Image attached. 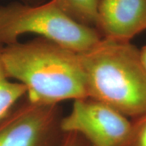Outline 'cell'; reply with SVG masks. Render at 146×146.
Listing matches in <instances>:
<instances>
[{"label":"cell","instance_id":"obj_1","mask_svg":"<svg viewBox=\"0 0 146 146\" xmlns=\"http://www.w3.org/2000/svg\"><path fill=\"white\" fill-rule=\"evenodd\" d=\"M8 77L22 84L26 98L41 105L59 104L87 98L85 76L80 54L37 36L2 48Z\"/></svg>","mask_w":146,"mask_h":146},{"label":"cell","instance_id":"obj_2","mask_svg":"<svg viewBox=\"0 0 146 146\" xmlns=\"http://www.w3.org/2000/svg\"><path fill=\"white\" fill-rule=\"evenodd\" d=\"M79 54L89 98L131 119L146 113V71L137 47L129 41L102 37Z\"/></svg>","mask_w":146,"mask_h":146},{"label":"cell","instance_id":"obj_3","mask_svg":"<svg viewBox=\"0 0 146 146\" xmlns=\"http://www.w3.org/2000/svg\"><path fill=\"white\" fill-rule=\"evenodd\" d=\"M35 34L77 53L89 50L102 37L96 29L72 20L54 0L39 5L12 2L0 5V46Z\"/></svg>","mask_w":146,"mask_h":146},{"label":"cell","instance_id":"obj_4","mask_svg":"<svg viewBox=\"0 0 146 146\" xmlns=\"http://www.w3.org/2000/svg\"><path fill=\"white\" fill-rule=\"evenodd\" d=\"M59 104L33 103L26 97L0 119V146H62Z\"/></svg>","mask_w":146,"mask_h":146},{"label":"cell","instance_id":"obj_5","mask_svg":"<svg viewBox=\"0 0 146 146\" xmlns=\"http://www.w3.org/2000/svg\"><path fill=\"white\" fill-rule=\"evenodd\" d=\"M131 126L125 115L89 97L74 100L70 113L61 121L64 133L76 132L91 146H122Z\"/></svg>","mask_w":146,"mask_h":146},{"label":"cell","instance_id":"obj_6","mask_svg":"<svg viewBox=\"0 0 146 146\" xmlns=\"http://www.w3.org/2000/svg\"><path fill=\"white\" fill-rule=\"evenodd\" d=\"M97 30L102 37L130 42L146 30V0H99Z\"/></svg>","mask_w":146,"mask_h":146},{"label":"cell","instance_id":"obj_7","mask_svg":"<svg viewBox=\"0 0 146 146\" xmlns=\"http://www.w3.org/2000/svg\"><path fill=\"white\" fill-rule=\"evenodd\" d=\"M2 48L0 46V119L25 98L27 94L25 85L8 77L2 58Z\"/></svg>","mask_w":146,"mask_h":146},{"label":"cell","instance_id":"obj_8","mask_svg":"<svg viewBox=\"0 0 146 146\" xmlns=\"http://www.w3.org/2000/svg\"><path fill=\"white\" fill-rule=\"evenodd\" d=\"M69 17L97 29L99 0H54Z\"/></svg>","mask_w":146,"mask_h":146},{"label":"cell","instance_id":"obj_9","mask_svg":"<svg viewBox=\"0 0 146 146\" xmlns=\"http://www.w3.org/2000/svg\"><path fill=\"white\" fill-rule=\"evenodd\" d=\"M129 135L122 146H146V113L131 119Z\"/></svg>","mask_w":146,"mask_h":146},{"label":"cell","instance_id":"obj_10","mask_svg":"<svg viewBox=\"0 0 146 146\" xmlns=\"http://www.w3.org/2000/svg\"><path fill=\"white\" fill-rule=\"evenodd\" d=\"M62 146H91L87 141L76 132L65 133Z\"/></svg>","mask_w":146,"mask_h":146},{"label":"cell","instance_id":"obj_11","mask_svg":"<svg viewBox=\"0 0 146 146\" xmlns=\"http://www.w3.org/2000/svg\"><path fill=\"white\" fill-rule=\"evenodd\" d=\"M140 58L143 67L146 71V45L140 50Z\"/></svg>","mask_w":146,"mask_h":146},{"label":"cell","instance_id":"obj_12","mask_svg":"<svg viewBox=\"0 0 146 146\" xmlns=\"http://www.w3.org/2000/svg\"><path fill=\"white\" fill-rule=\"evenodd\" d=\"M48 0H21L22 3L29 5H39L47 2Z\"/></svg>","mask_w":146,"mask_h":146}]
</instances>
